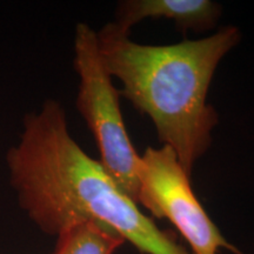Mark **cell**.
Returning a JSON list of instances; mask_svg holds the SVG:
<instances>
[{
    "instance_id": "1",
    "label": "cell",
    "mask_w": 254,
    "mask_h": 254,
    "mask_svg": "<svg viewBox=\"0 0 254 254\" xmlns=\"http://www.w3.org/2000/svg\"><path fill=\"white\" fill-rule=\"evenodd\" d=\"M9 185L19 206L41 231L58 236L71 225L94 221L141 254H192L144 214L69 132L58 100L47 99L24 118L17 144L6 154Z\"/></svg>"
},
{
    "instance_id": "2",
    "label": "cell",
    "mask_w": 254,
    "mask_h": 254,
    "mask_svg": "<svg viewBox=\"0 0 254 254\" xmlns=\"http://www.w3.org/2000/svg\"><path fill=\"white\" fill-rule=\"evenodd\" d=\"M116 23L97 32L101 57L112 78L119 79L125 97L154 124L161 144L176 152L190 176L212 145L219 123L207 101L209 86L224 57L241 39L237 26L171 45H141Z\"/></svg>"
},
{
    "instance_id": "3",
    "label": "cell",
    "mask_w": 254,
    "mask_h": 254,
    "mask_svg": "<svg viewBox=\"0 0 254 254\" xmlns=\"http://www.w3.org/2000/svg\"><path fill=\"white\" fill-rule=\"evenodd\" d=\"M74 69L79 77L75 105L97 142L100 164L136 202L140 154L135 151L120 110V93L101 57L97 32L80 23L74 34Z\"/></svg>"
},
{
    "instance_id": "4",
    "label": "cell",
    "mask_w": 254,
    "mask_h": 254,
    "mask_svg": "<svg viewBox=\"0 0 254 254\" xmlns=\"http://www.w3.org/2000/svg\"><path fill=\"white\" fill-rule=\"evenodd\" d=\"M136 205L153 217L167 219L182 234L192 254H218L221 250L241 254L221 234L200 204L190 176L168 146L147 147L140 155Z\"/></svg>"
},
{
    "instance_id": "5",
    "label": "cell",
    "mask_w": 254,
    "mask_h": 254,
    "mask_svg": "<svg viewBox=\"0 0 254 254\" xmlns=\"http://www.w3.org/2000/svg\"><path fill=\"white\" fill-rule=\"evenodd\" d=\"M221 5L212 0H124L117 7L116 21L131 32L144 19H168L184 34L187 31L205 32L217 26Z\"/></svg>"
},
{
    "instance_id": "6",
    "label": "cell",
    "mask_w": 254,
    "mask_h": 254,
    "mask_svg": "<svg viewBox=\"0 0 254 254\" xmlns=\"http://www.w3.org/2000/svg\"><path fill=\"white\" fill-rule=\"evenodd\" d=\"M57 237L52 254H114L126 243L118 233L94 221L71 225Z\"/></svg>"
}]
</instances>
